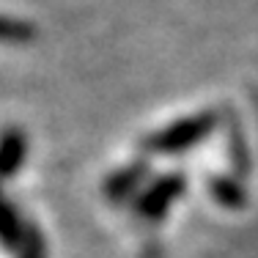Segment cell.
Wrapping results in <instances>:
<instances>
[{
    "mask_svg": "<svg viewBox=\"0 0 258 258\" xmlns=\"http://www.w3.org/2000/svg\"><path fill=\"white\" fill-rule=\"evenodd\" d=\"M140 173H143L140 168H129L124 173H118L110 181V195H113V198H124L126 192H132V187H135V181L140 179Z\"/></svg>",
    "mask_w": 258,
    "mask_h": 258,
    "instance_id": "obj_6",
    "label": "cell"
},
{
    "mask_svg": "<svg viewBox=\"0 0 258 258\" xmlns=\"http://www.w3.org/2000/svg\"><path fill=\"white\" fill-rule=\"evenodd\" d=\"M33 36H36L33 25L0 17V41L3 44H28V41H33Z\"/></svg>",
    "mask_w": 258,
    "mask_h": 258,
    "instance_id": "obj_4",
    "label": "cell"
},
{
    "mask_svg": "<svg viewBox=\"0 0 258 258\" xmlns=\"http://www.w3.org/2000/svg\"><path fill=\"white\" fill-rule=\"evenodd\" d=\"M214 126V115L212 113H201L192 118H184L179 124L162 129V132L151 135L146 140V149L157 151V154H176V151H187L189 146H195L198 140H204Z\"/></svg>",
    "mask_w": 258,
    "mask_h": 258,
    "instance_id": "obj_1",
    "label": "cell"
},
{
    "mask_svg": "<svg viewBox=\"0 0 258 258\" xmlns=\"http://www.w3.org/2000/svg\"><path fill=\"white\" fill-rule=\"evenodd\" d=\"M239 189L233 187V184H214V195H217L223 204H231V206H236L239 201H242V195H236Z\"/></svg>",
    "mask_w": 258,
    "mask_h": 258,
    "instance_id": "obj_7",
    "label": "cell"
},
{
    "mask_svg": "<svg viewBox=\"0 0 258 258\" xmlns=\"http://www.w3.org/2000/svg\"><path fill=\"white\" fill-rule=\"evenodd\" d=\"M25 159V138L20 129H9L0 138V176L17 173V168Z\"/></svg>",
    "mask_w": 258,
    "mask_h": 258,
    "instance_id": "obj_3",
    "label": "cell"
},
{
    "mask_svg": "<svg viewBox=\"0 0 258 258\" xmlns=\"http://www.w3.org/2000/svg\"><path fill=\"white\" fill-rule=\"evenodd\" d=\"M0 239L3 242H17L20 239V223H17L11 206L0 198Z\"/></svg>",
    "mask_w": 258,
    "mask_h": 258,
    "instance_id": "obj_5",
    "label": "cell"
},
{
    "mask_svg": "<svg viewBox=\"0 0 258 258\" xmlns=\"http://www.w3.org/2000/svg\"><path fill=\"white\" fill-rule=\"evenodd\" d=\"M181 192V179L170 176V179L154 184L149 192L143 195V201L138 204V209L146 214V217H162V212L170 206V201Z\"/></svg>",
    "mask_w": 258,
    "mask_h": 258,
    "instance_id": "obj_2",
    "label": "cell"
}]
</instances>
